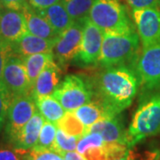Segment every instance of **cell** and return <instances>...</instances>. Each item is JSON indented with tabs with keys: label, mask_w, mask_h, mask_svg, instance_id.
<instances>
[{
	"label": "cell",
	"mask_w": 160,
	"mask_h": 160,
	"mask_svg": "<svg viewBox=\"0 0 160 160\" xmlns=\"http://www.w3.org/2000/svg\"><path fill=\"white\" fill-rule=\"evenodd\" d=\"M92 87L94 99L102 103L113 118L131 105L140 87V80L135 69L119 65L106 68Z\"/></svg>",
	"instance_id": "obj_1"
},
{
	"label": "cell",
	"mask_w": 160,
	"mask_h": 160,
	"mask_svg": "<svg viewBox=\"0 0 160 160\" xmlns=\"http://www.w3.org/2000/svg\"><path fill=\"white\" fill-rule=\"evenodd\" d=\"M142 94L143 99L127 129L128 148L160 134V90Z\"/></svg>",
	"instance_id": "obj_2"
},
{
	"label": "cell",
	"mask_w": 160,
	"mask_h": 160,
	"mask_svg": "<svg viewBox=\"0 0 160 160\" xmlns=\"http://www.w3.org/2000/svg\"><path fill=\"white\" fill-rule=\"evenodd\" d=\"M89 19L103 33L125 34L136 30L126 6L119 0H94Z\"/></svg>",
	"instance_id": "obj_3"
},
{
	"label": "cell",
	"mask_w": 160,
	"mask_h": 160,
	"mask_svg": "<svg viewBox=\"0 0 160 160\" xmlns=\"http://www.w3.org/2000/svg\"><path fill=\"white\" fill-rule=\"evenodd\" d=\"M140 38L137 31L125 34L104 33L98 65L104 69L125 65L138 57Z\"/></svg>",
	"instance_id": "obj_4"
},
{
	"label": "cell",
	"mask_w": 160,
	"mask_h": 160,
	"mask_svg": "<svg viewBox=\"0 0 160 160\" xmlns=\"http://www.w3.org/2000/svg\"><path fill=\"white\" fill-rule=\"evenodd\" d=\"M66 111H74L94 98L92 82L78 75L66 76L52 94Z\"/></svg>",
	"instance_id": "obj_5"
},
{
	"label": "cell",
	"mask_w": 160,
	"mask_h": 160,
	"mask_svg": "<svg viewBox=\"0 0 160 160\" xmlns=\"http://www.w3.org/2000/svg\"><path fill=\"white\" fill-rule=\"evenodd\" d=\"M134 69L142 93L160 90V42L142 49L136 58Z\"/></svg>",
	"instance_id": "obj_6"
},
{
	"label": "cell",
	"mask_w": 160,
	"mask_h": 160,
	"mask_svg": "<svg viewBox=\"0 0 160 160\" xmlns=\"http://www.w3.org/2000/svg\"><path fill=\"white\" fill-rule=\"evenodd\" d=\"M38 111L32 95H23L12 100L5 125V139L8 144L14 145L24 126Z\"/></svg>",
	"instance_id": "obj_7"
},
{
	"label": "cell",
	"mask_w": 160,
	"mask_h": 160,
	"mask_svg": "<svg viewBox=\"0 0 160 160\" xmlns=\"http://www.w3.org/2000/svg\"><path fill=\"white\" fill-rule=\"evenodd\" d=\"M3 82L12 100L32 93L26 68L21 56L12 53L8 57L4 69Z\"/></svg>",
	"instance_id": "obj_8"
},
{
	"label": "cell",
	"mask_w": 160,
	"mask_h": 160,
	"mask_svg": "<svg viewBox=\"0 0 160 160\" xmlns=\"http://www.w3.org/2000/svg\"><path fill=\"white\" fill-rule=\"evenodd\" d=\"M132 18L142 49L160 42V7L134 9Z\"/></svg>",
	"instance_id": "obj_9"
},
{
	"label": "cell",
	"mask_w": 160,
	"mask_h": 160,
	"mask_svg": "<svg viewBox=\"0 0 160 160\" xmlns=\"http://www.w3.org/2000/svg\"><path fill=\"white\" fill-rule=\"evenodd\" d=\"M104 33L87 17L85 19L83 38L78 56L74 61L80 66L98 65Z\"/></svg>",
	"instance_id": "obj_10"
},
{
	"label": "cell",
	"mask_w": 160,
	"mask_h": 160,
	"mask_svg": "<svg viewBox=\"0 0 160 160\" xmlns=\"http://www.w3.org/2000/svg\"><path fill=\"white\" fill-rule=\"evenodd\" d=\"M85 19L76 21L61 34L54 46V58L60 67H65L78 56L83 38Z\"/></svg>",
	"instance_id": "obj_11"
},
{
	"label": "cell",
	"mask_w": 160,
	"mask_h": 160,
	"mask_svg": "<svg viewBox=\"0 0 160 160\" xmlns=\"http://www.w3.org/2000/svg\"><path fill=\"white\" fill-rule=\"evenodd\" d=\"M0 33L3 40L12 44L29 33L22 11L3 8L0 12Z\"/></svg>",
	"instance_id": "obj_12"
},
{
	"label": "cell",
	"mask_w": 160,
	"mask_h": 160,
	"mask_svg": "<svg viewBox=\"0 0 160 160\" xmlns=\"http://www.w3.org/2000/svg\"><path fill=\"white\" fill-rule=\"evenodd\" d=\"M97 132L102 135L105 142H116L127 145V130L119 115L106 118L86 128V132Z\"/></svg>",
	"instance_id": "obj_13"
},
{
	"label": "cell",
	"mask_w": 160,
	"mask_h": 160,
	"mask_svg": "<svg viewBox=\"0 0 160 160\" xmlns=\"http://www.w3.org/2000/svg\"><path fill=\"white\" fill-rule=\"evenodd\" d=\"M57 41L46 39L32 34H26L20 39L10 44L12 52L15 55L24 57L36 53L53 52Z\"/></svg>",
	"instance_id": "obj_14"
},
{
	"label": "cell",
	"mask_w": 160,
	"mask_h": 160,
	"mask_svg": "<svg viewBox=\"0 0 160 160\" xmlns=\"http://www.w3.org/2000/svg\"><path fill=\"white\" fill-rule=\"evenodd\" d=\"M61 75L60 66L55 62V60L48 63L35 82L31 93L34 100L52 95L60 85Z\"/></svg>",
	"instance_id": "obj_15"
},
{
	"label": "cell",
	"mask_w": 160,
	"mask_h": 160,
	"mask_svg": "<svg viewBox=\"0 0 160 160\" xmlns=\"http://www.w3.org/2000/svg\"><path fill=\"white\" fill-rule=\"evenodd\" d=\"M22 12L26 20L29 34L46 39L57 41L61 35L55 31V29L52 27L51 24L36 9L28 5Z\"/></svg>",
	"instance_id": "obj_16"
},
{
	"label": "cell",
	"mask_w": 160,
	"mask_h": 160,
	"mask_svg": "<svg viewBox=\"0 0 160 160\" xmlns=\"http://www.w3.org/2000/svg\"><path fill=\"white\" fill-rule=\"evenodd\" d=\"M45 122V118L37 111L21 131L13 146L23 149H33L38 142L40 131Z\"/></svg>",
	"instance_id": "obj_17"
},
{
	"label": "cell",
	"mask_w": 160,
	"mask_h": 160,
	"mask_svg": "<svg viewBox=\"0 0 160 160\" xmlns=\"http://www.w3.org/2000/svg\"><path fill=\"white\" fill-rule=\"evenodd\" d=\"M38 12L60 35L69 29L75 22L74 20L70 17L68 11L66 10L62 2H59L44 10Z\"/></svg>",
	"instance_id": "obj_18"
},
{
	"label": "cell",
	"mask_w": 160,
	"mask_h": 160,
	"mask_svg": "<svg viewBox=\"0 0 160 160\" xmlns=\"http://www.w3.org/2000/svg\"><path fill=\"white\" fill-rule=\"evenodd\" d=\"M73 112L86 128L97 123L98 121L111 118L102 103L97 99L81 106Z\"/></svg>",
	"instance_id": "obj_19"
},
{
	"label": "cell",
	"mask_w": 160,
	"mask_h": 160,
	"mask_svg": "<svg viewBox=\"0 0 160 160\" xmlns=\"http://www.w3.org/2000/svg\"><path fill=\"white\" fill-rule=\"evenodd\" d=\"M22 58L26 68L30 86L33 90L35 82L40 73L47 66L48 63L55 60L54 54L53 52H42V53L31 54Z\"/></svg>",
	"instance_id": "obj_20"
},
{
	"label": "cell",
	"mask_w": 160,
	"mask_h": 160,
	"mask_svg": "<svg viewBox=\"0 0 160 160\" xmlns=\"http://www.w3.org/2000/svg\"><path fill=\"white\" fill-rule=\"evenodd\" d=\"M38 111L46 121L57 124L59 120L66 113V110L52 95L38 98L35 100Z\"/></svg>",
	"instance_id": "obj_21"
},
{
	"label": "cell",
	"mask_w": 160,
	"mask_h": 160,
	"mask_svg": "<svg viewBox=\"0 0 160 160\" xmlns=\"http://www.w3.org/2000/svg\"><path fill=\"white\" fill-rule=\"evenodd\" d=\"M56 126L66 133L78 138L83 136L86 132V127L73 111H66L62 118L58 121Z\"/></svg>",
	"instance_id": "obj_22"
},
{
	"label": "cell",
	"mask_w": 160,
	"mask_h": 160,
	"mask_svg": "<svg viewBox=\"0 0 160 160\" xmlns=\"http://www.w3.org/2000/svg\"><path fill=\"white\" fill-rule=\"evenodd\" d=\"M160 158V150L156 147L136 143L127 149L126 158L127 160H157Z\"/></svg>",
	"instance_id": "obj_23"
},
{
	"label": "cell",
	"mask_w": 160,
	"mask_h": 160,
	"mask_svg": "<svg viewBox=\"0 0 160 160\" xmlns=\"http://www.w3.org/2000/svg\"><path fill=\"white\" fill-rule=\"evenodd\" d=\"M62 2L70 17L76 22L89 17L94 0H62Z\"/></svg>",
	"instance_id": "obj_24"
},
{
	"label": "cell",
	"mask_w": 160,
	"mask_h": 160,
	"mask_svg": "<svg viewBox=\"0 0 160 160\" xmlns=\"http://www.w3.org/2000/svg\"><path fill=\"white\" fill-rule=\"evenodd\" d=\"M57 129L58 127L55 124L45 120L42 128H41V131H40L38 142L33 149H52V150L54 142H55Z\"/></svg>",
	"instance_id": "obj_25"
},
{
	"label": "cell",
	"mask_w": 160,
	"mask_h": 160,
	"mask_svg": "<svg viewBox=\"0 0 160 160\" xmlns=\"http://www.w3.org/2000/svg\"><path fill=\"white\" fill-rule=\"evenodd\" d=\"M78 139L79 138L69 135L62 129L58 128L52 150L56 151L61 155L69 151H75L77 149V144Z\"/></svg>",
	"instance_id": "obj_26"
},
{
	"label": "cell",
	"mask_w": 160,
	"mask_h": 160,
	"mask_svg": "<svg viewBox=\"0 0 160 160\" xmlns=\"http://www.w3.org/2000/svg\"><path fill=\"white\" fill-rule=\"evenodd\" d=\"M104 142H105L101 134L97 132H87L78 139L76 150L83 155L87 149L92 147L103 146Z\"/></svg>",
	"instance_id": "obj_27"
},
{
	"label": "cell",
	"mask_w": 160,
	"mask_h": 160,
	"mask_svg": "<svg viewBox=\"0 0 160 160\" xmlns=\"http://www.w3.org/2000/svg\"><path fill=\"white\" fill-rule=\"evenodd\" d=\"M29 150L17 148L11 144L0 146V160H26Z\"/></svg>",
	"instance_id": "obj_28"
},
{
	"label": "cell",
	"mask_w": 160,
	"mask_h": 160,
	"mask_svg": "<svg viewBox=\"0 0 160 160\" xmlns=\"http://www.w3.org/2000/svg\"><path fill=\"white\" fill-rule=\"evenodd\" d=\"M26 160H64L61 154L52 149H31Z\"/></svg>",
	"instance_id": "obj_29"
},
{
	"label": "cell",
	"mask_w": 160,
	"mask_h": 160,
	"mask_svg": "<svg viewBox=\"0 0 160 160\" xmlns=\"http://www.w3.org/2000/svg\"><path fill=\"white\" fill-rule=\"evenodd\" d=\"M103 147L106 150L108 160H114L126 158V151L128 149L126 145L116 142H104Z\"/></svg>",
	"instance_id": "obj_30"
},
{
	"label": "cell",
	"mask_w": 160,
	"mask_h": 160,
	"mask_svg": "<svg viewBox=\"0 0 160 160\" xmlns=\"http://www.w3.org/2000/svg\"><path fill=\"white\" fill-rule=\"evenodd\" d=\"M12 53V52L10 44L8 43L0 44V91L2 92H6L4 82H3V73H4L6 61Z\"/></svg>",
	"instance_id": "obj_31"
},
{
	"label": "cell",
	"mask_w": 160,
	"mask_h": 160,
	"mask_svg": "<svg viewBox=\"0 0 160 160\" xmlns=\"http://www.w3.org/2000/svg\"><path fill=\"white\" fill-rule=\"evenodd\" d=\"M12 102V98L6 92L0 91V133L5 128L7 112Z\"/></svg>",
	"instance_id": "obj_32"
},
{
	"label": "cell",
	"mask_w": 160,
	"mask_h": 160,
	"mask_svg": "<svg viewBox=\"0 0 160 160\" xmlns=\"http://www.w3.org/2000/svg\"><path fill=\"white\" fill-rule=\"evenodd\" d=\"M83 156L86 160H108L107 153L103 146L89 148Z\"/></svg>",
	"instance_id": "obj_33"
},
{
	"label": "cell",
	"mask_w": 160,
	"mask_h": 160,
	"mask_svg": "<svg viewBox=\"0 0 160 160\" xmlns=\"http://www.w3.org/2000/svg\"><path fill=\"white\" fill-rule=\"evenodd\" d=\"M132 10L150 7H160V0H126Z\"/></svg>",
	"instance_id": "obj_34"
},
{
	"label": "cell",
	"mask_w": 160,
	"mask_h": 160,
	"mask_svg": "<svg viewBox=\"0 0 160 160\" xmlns=\"http://www.w3.org/2000/svg\"><path fill=\"white\" fill-rule=\"evenodd\" d=\"M1 4L5 8L22 11L29 5V0H0Z\"/></svg>",
	"instance_id": "obj_35"
},
{
	"label": "cell",
	"mask_w": 160,
	"mask_h": 160,
	"mask_svg": "<svg viewBox=\"0 0 160 160\" xmlns=\"http://www.w3.org/2000/svg\"><path fill=\"white\" fill-rule=\"evenodd\" d=\"M59 2L62 0H29V5L37 11H41Z\"/></svg>",
	"instance_id": "obj_36"
},
{
	"label": "cell",
	"mask_w": 160,
	"mask_h": 160,
	"mask_svg": "<svg viewBox=\"0 0 160 160\" xmlns=\"http://www.w3.org/2000/svg\"><path fill=\"white\" fill-rule=\"evenodd\" d=\"M64 160H86L82 154L76 151H69L62 155Z\"/></svg>",
	"instance_id": "obj_37"
},
{
	"label": "cell",
	"mask_w": 160,
	"mask_h": 160,
	"mask_svg": "<svg viewBox=\"0 0 160 160\" xmlns=\"http://www.w3.org/2000/svg\"><path fill=\"white\" fill-rule=\"evenodd\" d=\"M3 43H6V42H5V41L3 40V38H2V36H1V33H0V44H3Z\"/></svg>",
	"instance_id": "obj_38"
},
{
	"label": "cell",
	"mask_w": 160,
	"mask_h": 160,
	"mask_svg": "<svg viewBox=\"0 0 160 160\" xmlns=\"http://www.w3.org/2000/svg\"><path fill=\"white\" fill-rule=\"evenodd\" d=\"M3 7H4V6H3V5H2V4H1V2H0V12H1L2 9H3Z\"/></svg>",
	"instance_id": "obj_39"
},
{
	"label": "cell",
	"mask_w": 160,
	"mask_h": 160,
	"mask_svg": "<svg viewBox=\"0 0 160 160\" xmlns=\"http://www.w3.org/2000/svg\"><path fill=\"white\" fill-rule=\"evenodd\" d=\"M114 160H127L126 158H118V159H114Z\"/></svg>",
	"instance_id": "obj_40"
},
{
	"label": "cell",
	"mask_w": 160,
	"mask_h": 160,
	"mask_svg": "<svg viewBox=\"0 0 160 160\" xmlns=\"http://www.w3.org/2000/svg\"><path fill=\"white\" fill-rule=\"evenodd\" d=\"M157 160H160V158H158V159H157Z\"/></svg>",
	"instance_id": "obj_41"
}]
</instances>
